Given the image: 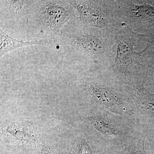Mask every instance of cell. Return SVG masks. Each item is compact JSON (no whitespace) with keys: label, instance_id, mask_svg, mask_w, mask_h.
<instances>
[{"label":"cell","instance_id":"6da1fadb","mask_svg":"<svg viewBox=\"0 0 154 154\" xmlns=\"http://www.w3.org/2000/svg\"><path fill=\"white\" fill-rule=\"evenodd\" d=\"M58 38L60 43L70 45L99 66L108 67L114 61L116 52L114 36L83 24L78 17L67 23Z\"/></svg>","mask_w":154,"mask_h":154},{"label":"cell","instance_id":"7a4b0ae2","mask_svg":"<svg viewBox=\"0 0 154 154\" xmlns=\"http://www.w3.org/2000/svg\"><path fill=\"white\" fill-rule=\"evenodd\" d=\"M116 57L107 68L110 73L128 78H139L154 65L151 45L140 51H136L134 43L138 41L135 32L125 26L114 36Z\"/></svg>","mask_w":154,"mask_h":154},{"label":"cell","instance_id":"3957f363","mask_svg":"<svg viewBox=\"0 0 154 154\" xmlns=\"http://www.w3.org/2000/svg\"><path fill=\"white\" fill-rule=\"evenodd\" d=\"M75 10L68 1H38L27 23L51 38L58 37L64 26L76 17Z\"/></svg>","mask_w":154,"mask_h":154},{"label":"cell","instance_id":"277c9868","mask_svg":"<svg viewBox=\"0 0 154 154\" xmlns=\"http://www.w3.org/2000/svg\"><path fill=\"white\" fill-rule=\"evenodd\" d=\"M85 25L99 28L114 36L124 25L116 14L115 1H68Z\"/></svg>","mask_w":154,"mask_h":154},{"label":"cell","instance_id":"5b68a950","mask_svg":"<svg viewBox=\"0 0 154 154\" xmlns=\"http://www.w3.org/2000/svg\"><path fill=\"white\" fill-rule=\"evenodd\" d=\"M116 14L122 23L141 34L154 33V6L144 2L142 5L134 1H115Z\"/></svg>","mask_w":154,"mask_h":154},{"label":"cell","instance_id":"8992f818","mask_svg":"<svg viewBox=\"0 0 154 154\" xmlns=\"http://www.w3.org/2000/svg\"><path fill=\"white\" fill-rule=\"evenodd\" d=\"M38 1L32 0H1V20L17 22L22 17L30 15L37 5Z\"/></svg>","mask_w":154,"mask_h":154},{"label":"cell","instance_id":"52a82bcc","mask_svg":"<svg viewBox=\"0 0 154 154\" xmlns=\"http://www.w3.org/2000/svg\"><path fill=\"white\" fill-rule=\"evenodd\" d=\"M86 91L95 100L102 105L107 106L115 105L119 101L118 94L109 86L102 85V84L91 80L85 83Z\"/></svg>","mask_w":154,"mask_h":154},{"label":"cell","instance_id":"ba28073f","mask_svg":"<svg viewBox=\"0 0 154 154\" xmlns=\"http://www.w3.org/2000/svg\"><path fill=\"white\" fill-rule=\"evenodd\" d=\"M48 42V39L39 41H23L11 37L0 29V57H2L11 51L23 46L40 45H42Z\"/></svg>","mask_w":154,"mask_h":154},{"label":"cell","instance_id":"9c48e42d","mask_svg":"<svg viewBox=\"0 0 154 154\" xmlns=\"http://www.w3.org/2000/svg\"><path fill=\"white\" fill-rule=\"evenodd\" d=\"M91 121L92 124L95 127V128L98 130L99 131L107 135H112L117 134V131L115 129L111 128L109 125H107L104 121L101 120L99 118H91Z\"/></svg>","mask_w":154,"mask_h":154},{"label":"cell","instance_id":"30bf717a","mask_svg":"<svg viewBox=\"0 0 154 154\" xmlns=\"http://www.w3.org/2000/svg\"><path fill=\"white\" fill-rule=\"evenodd\" d=\"M135 35L140 43H146L147 45L154 46V33L141 34L135 32Z\"/></svg>","mask_w":154,"mask_h":154},{"label":"cell","instance_id":"8fae6325","mask_svg":"<svg viewBox=\"0 0 154 154\" xmlns=\"http://www.w3.org/2000/svg\"><path fill=\"white\" fill-rule=\"evenodd\" d=\"M41 154H51L50 152L47 149H43L42 150Z\"/></svg>","mask_w":154,"mask_h":154},{"label":"cell","instance_id":"7c38bea8","mask_svg":"<svg viewBox=\"0 0 154 154\" xmlns=\"http://www.w3.org/2000/svg\"><path fill=\"white\" fill-rule=\"evenodd\" d=\"M137 154H145V153L143 152H140V153L139 152H138L137 153Z\"/></svg>","mask_w":154,"mask_h":154}]
</instances>
